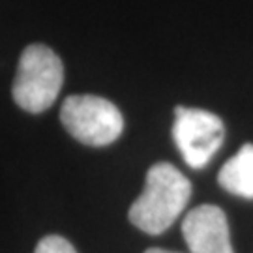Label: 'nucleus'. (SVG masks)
<instances>
[{"mask_svg":"<svg viewBox=\"0 0 253 253\" xmlns=\"http://www.w3.org/2000/svg\"><path fill=\"white\" fill-rule=\"evenodd\" d=\"M223 137L225 127L217 115L182 105L174 109L172 139L191 169H203L221 148Z\"/></svg>","mask_w":253,"mask_h":253,"instance_id":"4","label":"nucleus"},{"mask_svg":"<svg viewBox=\"0 0 253 253\" xmlns=\"http://www.w3.org/2000/svg\"><path fill=\"white\" fill-rule=\"evenodd\" d=\"M217 182L231 195L253 199V145L246 143L219 169Z\"/></svg>","mask_w":253,"mask_h":253,"instance_id":"6","label":"nucleus"},{"mask_svg":"<svg viewBox=\"0 0 253 253\" xmlns=\"http://www.w3.org/2000/svg\"><path fill=\"white\" fill-rule=\"evenodd\" d=\"M145 253H178V252H169V250H162V248H150Z\"/></svg>","mask_w":253,"mask_h":253,"instance_id":"8","label":"nucleus"},{"mask_svg":"<svg viewBox=\"0 0 253 253\" xmlns=\"http://www.w3.org/2000/svg\"><path fill=\"white\" fill-rule=\"evenodd\" d=\"M191 199V182L171 163H156L146 172L145 190L129 207V221L146 235H162Z\"/></svg>","mask_w":253,"mask_h":253,"instance_id":"1","label":"nucleus"},{"mask_svg":"<svg viewBox=\"0 0 253 253\" xmlns=\"http://www.w3.org/2000/svg\"><path fill=\"white\" fill-rule=\"evenodd\" d=\"M64 66L58 54L47 45H28L19 58L13 81V100L28 113H43L62 88Z\"/></svg>","mask_w":253,"mask_h":253,"instance_id":"2","label":"nucleus"},{"mask_svg":"<svg viewBox=\"0 0 253 253\" xmlns=\"http://www.w3.org/2000/svg\"><path fill=\"white\" fill-rule=\"evenodd\" d=\"M182 235L190 253H235L225 212L216 205L193 208L182 221Z\"/></svg>","mask_w":253,"mask_h":253,"instance_id":"5","label":"nucleus"},{"mask_svg":"<svg viewBox=\"0 0 253 253\" xmlns=\"http://www.w3.org/2000/svg\"><path fill=\"white\" fill-rule=\"evenodd\" d=\"M60 120L73 139L88 146L111 145L124 129V118L117 105L92 94L66 98L60 107Z\"/></svg>","mask_w":253,"mask_h":253,"instance_id":"3","label":"nucleus"},{"mask_svg":"<svg viewBox=\"0 0 253 253\" xmlns=\"http://www.w3.org/2000/svg\"><path fill=\"white\" fill-rule=\"evenodd\" d=\"M34 253H77L66 238L58 235H49L45 238H42L36 246Z\"/></svg>","mask_w":253,"mask_h":253,"instance_id":"7","label":"nucleus"}]
</instances>
